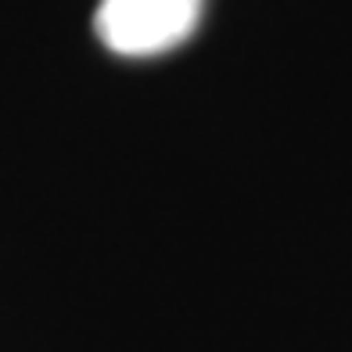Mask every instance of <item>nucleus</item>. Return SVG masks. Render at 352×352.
<instances>
[{"mask_svg": "<svg viewBox=\"0 0 352 352\" xmlns=\"http://www.w3.org/2000/svg\"><path fill=\"white\" fill-rule=\"evenodd\" d=\"M205 0H101L94 14L101 43L122 58H148L180 47L198 29Z\"/></svg>", "mask_w": 352, "mask_h": 352, "instance_id": "f257e3e1", "label": "nucleus"}]
</instances>
